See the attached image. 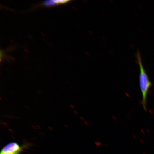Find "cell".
Instances as JSON below:
<instances>
[{
    "label": "cell",
    "instance_id": "obj_7",
    "mask_svg": "<svg viewBox=\"0 0 154 154\" xmlns=\"http://www.w3.org/2000/svg\"><path fill=\"white\" fill-rule=\"evenodd\" d=\"M84 122L85 124L87 125H88L89 124V122L88 121H85Z\"/></svg>",
    "mask_w": 154,
    "mask_h": 154
},
{
    "label": "cell",
    "instance_id": "obj_1",
    "mask_svg": "<svg viewBox=\"0 0 154 154\" xmlns=\"http://www.w3.org/2000/svg\"><path fill=\"white\" fill-rule=\"evenodd\" d=\"M136 57L139 66V84L142 94L141 103L144 109L146 111L147 94L152 84L143 66L141 54L138 50Z\"/></svg>",
    "mask_w": 154,
    "mask_h": 154
},
{
    "label": "cell",
    "instance_id": "obj_5",
    "mask_svg": "<svg viewBox=\"0 0 154 154\" xmlns=\"http://www.w3.org/2000/svg\"><path fill=\"white\" fill-rule=\"evenodd\" d=\"M95 143L96 146H99L102 145V143L99 141L95 142Z\"/></svg>",
    "mask_w": 154,
    "mask_h": 154
},
{
    "label": "cell",
    "instance_id": "obj_2",
    "mask_svg": "<svg viewBox=\"0 0 154 154\" xmlns=\"http://www.w3.org/2000/svg\"><path fill=\"white\" fill-rule=\"evenodd\" d=\"M23 148L17 143L12 142L5 146L1 152L7 154H19Z\"/></svg>",
    "mask_w": 154,
    "mask_h": 154
},
{
    "label": "cell",
    "instance_id": "obj_11",
    "mask_svg": "<svg viewBox=\"0 0 154 154\" xmlns=\"http://www.w3.org/2000/svg\"><path fill=\"white\" fill-rule=\"evenodd\" d=\"M140 142L142 143H144V141L142 139H140Z\"/></svg>",
    "mask_w": 154,
    "mask_h": 154
},
{
    "label": "cell",
    "instance_id": "obj_15",
    "mask_svg": "<svg viewBox=\"0 0 154 154\" xmlns=\"http://www.w3.org/2000/svg\"><path fill=\"white\" fill-rule=\"evenodd\" d=\"M0 154H5V153L1 152Z\"/></svg>",
    "mask_w": 154,
    "mask_h": 154
},
{
    "label": "cell",
    "instance_id": "obj_13",
    "mask_svg": "<svg viewBox=\"0 0 154 154\" xmlns=\"http://www.w3.org/2000/svg\"><path fill=\"white\" fill-rule=\"evenodd\" d=\"M104 145L106 147H108V145L107 144H104Z\"/></svg>",
    "mask_w": 154,
    "mask_h": 154
},
{
    "label": "cell",
    "instance_id": "obj_4",
    "mask_svg": "<svg viewBox=\"0 0 154 154\" xmlns=\"http://www.w3.org/2000/svg\"><path fill=\"white\" fill-rule=\"evenodd\" d=\"M55 1L57 4H62L66 3L70 1L68 0H55Z\"/></svg>",
    "mask_w": 154,
    "mask_h": 154
},
{
    "label": "cell",
    "instance_id": "obj_16",
    "mask_svg": "<svg viewBox=\"0 0 154 154\" xmlns=\"http://www.w3.org/2000/svg\"><path fill=\"white\" fill-rule=\"evenodd\" d=\"M143 154H146L145 153H143Z\"/></svg>",
    "mask_w": 154,
    "mask_h": 154
},
{
    "label": "cell",
    "instance_id": "obj_9",
    "mask_svg": "<svg viewBox=\"0 0 154 154\" xmlns=\"http://www.w3.org/2000/svg\"><path fill=\"white\" fill-rule=\"evenodd\" d=\"M74 113L75 114H76V115H78V112L77 111H76V110H74Z\"/></svg>",
    "mask_w": 154,
    "mask_h": 154
},
{
    "label": "cell",
    "instance_id": "obj_6",
    "mask_svg": "<svg viewBox=\"0 0 154 154\" xmlns=\"http://www.w3.org/2000/svg\"><path fill=\"white\" fill-rule=\"evenodd\" d=\"M70 108L72 109H74L75 108V107L74 105L71 104L70 105Z\"/></svg>",
    "mask_w": 154,
    "mask_h": 154
},
{
    "label": "cell",
    "instance_id": "obj_12",
    "mask_svg": "<svg viewBox=\"0 0 154 154\" xmlns=\"http://www.w3.org/2000/svg\"><path fill=\"white\" fill-rule=\"evenodd\" d=\"M146 131L148 133H150V130L148 129H147Z\"/></svg>",
    "mask_w": 154,
    "mask_h": 154
},
{
    "label": "cell",
    "instance_id": "obj_3",
    "mask_svg": "<svg viewBox=\"0 0 154 154\" xmlns=\"http://www.w3.org/2000/svg\"><path fill=\"white\" fill-rule=\"evenodd\" d=\"M44 4L47 6H52L57 4L55 0H50L45 1Z\"/></svg>",
    "mask_w": 154,
    "mask_h": 154
},
{
    "label": "cell",
    "instance_id": "obj_14",
    "mask_svg": "<svg viewBox=\"0 0 154 154\" xmlns=\"http://www.w3.org/2000/svg\"><path fill=\"white\" fill-rule=\"evenodd\" d=\"M133 137H134V138L135 139H136L137 138V137H136V136L135 135H133Z\"/></svg>",
    "mask_w": 154,
    "mask_h": 154
},
{
    "label": "cell",
    "instance_id": "obj_8",
    "mask_svg": "<svg viewBox=\"0 0 154 154\" xmlns=\"http://www.w3.org/2000/svg\"><path fill=\"white\" fill-rule=\"evenodd\" d=\"M141 132L143 134H145V131L143 130V129H141Z\"/></svg>",
    "mask_w": 154,
    "mask_h": 154
},
{
    "label": "cell",
    "instance_id": "obj_10",
    "mask_svg": "<svg viewBox=\"0 0 154 154\" xmlns=\"http://www.w3.org/2000/svg\"><path fill=\"white\" fill-rule=\"evenodd\" d=\"M80 119L82 121H85L84 119L82 117H80Z\"/></svg>",
    "mask_w": 154,
    "mask_h": 154
}]
</instances>
